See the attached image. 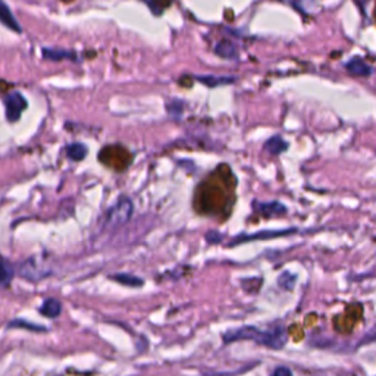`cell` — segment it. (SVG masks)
<instances>
[{
  "label": "cell",
  "instance_id": "16",
  "mask_svg": "<svg viewBox=\"0 0 376 376\" xmlns=\"http://www.w3.org/2000/svg\"><path fill=\"white\" fill-rule=\"evenodd\" d=\"M111 278L119 284L127 285V287H141V285L144 284V281L141 278L134 277L131 274H116V275H112Z\"/></svg>",
  "mask_w": 376,
  "mask_h": 376
},
{
  "label": "cell",
  "instance_id": "18",
  "mask_svg": "<svg viewBox=\"0 0 376 376\" xmlns=\"http://www.w3.org/2000/svg\"><path fill=\"white\" fill-rule=\"evenodd\" d=\"M9 328H25V329H29V330H39V333H40V330H46V328H44V326H39L36 323L27 322V321H21V319L11 322L9 323Z\"/></svg>",
  "mask_w": 376,
  "mask_h": 376
},
{
  "label": "cell",
  "instance_id": "3",
  "mask_svg": "<svg viewBox=\"0 0 376 376\" xmlns=\"http://www.w3.org/2000/svg\"><path fill=\"white\" fill-rule=\"evenodd\" d=\"M50 272L52 270L44 266L43 262H39L36 258L27 259L18 267V275L22 277L24 279L33 281V282H37L43 278H46L48 275H50Z\"/></svg>",
  "mask_w": 376,
  "mask_h": 376
},
{
  "label": "cell",
  "instance_id": "8",
  "mask_svg": "<svg viewBox=\"0 0 376 376\" xmlns=\"http://www.w3.org/2000/svg\"><path fill=\"white\" fill-rule=\"evenodd\" d=\"M345 68H347L350 74L357 75V77H369V75L372 74V68L366 62H363L360 57L350 59V61L345 64Z\"/></svg>",
  "mask_w": 376,
  "mask_h": 376
},
{
  "label": "cell",
  "instance_id": "21",
  "mask_svg": "<svg viewBox=\"0 0 376 376\" xmlns=\"http://www.w3.org/2000/svg\"><path fill=\"white\" fill-rule=\"evenodd\" d=\"M270 376H293V372L288 369V368H285V366H279L274 370V373L270 375Z\"/></svg>",
  "mask_w": 376,
  "mask_h": 376
},
{
  "label": "cell",
  "instance_id": "2",
  "mask_svg": "<svg viewBox=\"0 0 376 376\" xmlns=\"http://www.w3.org/2000/svg\"><path fill=\"white\" fill-rule=\"evenodd\" d=\"M132 212H134V204H132V202L128 197L119 199L108 210L106 215H104L102 228H104V230H112L113 231V230H116L119 227H123V225H125L131 219Z\"/></svg>",
  "mask_w": 376,
  "mask_h": 376
},
{
  "label": "cell",
  "instance_id": "11",
  "mask_svg": "<svg viewBox=\"0 0 376 376\" xmlns=\"http://www.w3.org/2000/svg\"><path fill=\"white\" fill-rule=\"evenodd\" d=\"M61 312H62V305L59 303L56 298L44 300L40 307V313L43 316H46V318H57V316L61 314Z\"/></svg>",
  "mask_w": 376,
  "mask_h": 376
},
{
  "label": "cell",
  "instance_id": "15",
  "mask_svg": "<svg viewBox=\"0 0 376 376\" xmlns=\"http://www.w3.org/2000/svg\"><path fill=\"white\" fill-rule=\"evenodd\" d=\"M43 56L46 59H52V61H62V59H67V57L75 61V55L72 52H67V50H61V49H52V48L43 49Z\"/></svg>",
  "mask_w": 376,
  "mask_h": 376
},
{
  "label": "cell",
  "instance_id": "9",
  "mask_svg": "<svg viewBox=\"0 0 376 376\" xmlns=\"http://www.w3.org/2000/svg\"><path fill=\"white\" fill-rule=\"evenodd\" d=\"M215 53L223 59H237L238 57V49H237L235 44L230 40H221L216 44Z\"/></svg>",
  "mask_w": 376,
  "mask_h": 376
},
{
  "label": "cell",
  "instance_id": "1",
  "mask_svg": "<svg viewBox=\"0 0 376 376\" xmlns=\"http://www.w3.org/2000/svg\"><path fill=\"white\" fill-rule=\"evenodd\" d=\"M242 340H250L260 345H265V347L281 350L288 341V334H287V329H285L284 326H275L267 330L259 329L256 326H243V328L228 330V333L223 334L225 342H234V341H242Z\"/></svg>",
  "mask_w": 376,
  "mask_h": 376
},
{
  "label": "cell",
  "instance_id": "20",
  "mask_svg": "<svg viewBox=\"0 0 376 376\" xmlns=\"http://www.w3.org/2000/svg\"><path fill=\"white\" fill-rule=\"evenodd\" d=\"M206 242L210 243V244H218L222 242V235L216 231H209L206 234Z\"/></svg>",
  "mask_w": 376,
  "mask_h": 376
},
{
  "label": "cell",
  "instance_id": "5",
  "mask_svg": "<svg viewBox=\"0 0 376 376\" xmlns=\"http://www.w3.org/2000/svg\"><path fill=\"white\" fill-rule=\"evenodd\" d=\"M295 232L294 228H288V230H265V231H259V232H253V234H239L237 235L234 239L230 242V246H237L242 244L246 242H256V239H269V238H277V237H285Z\"/></svg>",
  "mask_w": 376,
  "mask_h": 376
},
{
  "label": "cell",
  "instance_id": "12",
  "mask_svg": "<svg viewBox=\"0 0 376 376\" xmlns=\"http://www.w3.org/2000/svg\"><path fill=\"white\" fill-rule=\"evenodd\" d=\"M67 156L74 162H80L87 156V147L83 143H72L67 146Z\"/></svg>",
  "mask_w": 376,
  "mask_h": 376
},
{
  "label": "cell",
  "instance_id": "19",
  "mask_svg": "<svg viewBox=\"0 0 376 376\" xmlns=\"http://www.w3.org/2000/svg\"><path fill=\"white\" fill-rule=\"evenodd\" d=\"M168 112L174 116H179L183 112V102L178 100H172L171 103H168Z\"/></svg>",
  "mask_w": 376,
  "mask_h": 376
},
{
  "label": "cell",
  "instance_id": "4",
  "mask_svg": "<svg viewBox=\"0 0 376 376\" xmlns=\"http://www.w3.org/2000/svg\"><path fill=\"white\" fill-rule=\"evenodd\" d=\"M6 118L9 123H17L27 109V100L20 92H12L5 97Z\"/></svg>",
  "mask_w": 376,
  "mask_h": 376
},
{
  "label": "cell",
  "instance_id": "14",
  "mask_svg": "<svg viewBox=\"0 0 376 376\" xmlns=\"http://www.w3.org/2000/svg\"><path fill=\"white\" fill-rule=\"evenodd\" d=\"M200 83L206 84L207 87H218L225 84H232L235 81L234 77H214V75H203V77H195Z\"/></svg>",
  "mask_w": 376,
  "mask_h": 376
},
{
  "label": "cell",
  "instance_id": "6",
  "mask_svg": "<svg viewBox=\"0 0 376 376\" xmlns=\"http://www.w3.org/2000/svg\"><path fill=\"white\" fill-rule=\"evenodd\" d=\"M253 207L258 214L265 215V216H281L287 212V207H285L279 202H254Z\"/></svg>",
  "mask_w": 376,
  "mask_h": 376
},
{
  "label": "cell",
  "instance_id": "17",
  "mask_svg": "<svg viewBox=\"0 0 376 376\" xmlns=\"http://www.w3.org/2000/svg\"><path fill=\"white\" fill-rule=\"evenodd\" d=\"M295 281H297V277L294 274H291L290 270H284V272L278 277V285L281 288L287 290V291L294 290Z\"/></svg>",
  "mask_w": 376,
  "mask_h": 376
},
{
  "label": "cell",
  "instance_id": "13",
  "mask_svg": "<svg viewBox=\"0 0 376 376\" xmlns=\"http://www.w3.org/2000/svg\"><path fill=\"white\" fill-rule=\"evenodd\" d=\"M13 277H15L13 266L8 260L0 259V285L6 287V285L11 284Z\"/></svg>",
  "mask_w": 376,
  "mask_h": 376
},
{
  "label": "cell",
  "instance_id": "10",
  "mask_svg": "<svg viewBox=\"0 0 376 376\" xmlns=\"http://www.w3.org/2000/svg\"><path fill=\"white\" fill-rule=\"evenodd\" d=\"M265 148L266 152H269L270 155H281L284 153L285 150L288 148V143L285 141L281 135H274V137H270L266 143H265Z\"/></svg>",
  "mask_w": 376,
  "mask_h": 376
},
{
  "label": "cell",
  "instance_id": "7",
  "mask_svg": "<svg viewBox=\"0 0 376 376\" xmlns=\"http://www.w3.org/2000/svg\"><path fill=\"white\" fill-rule=\"evenodd\" d=\"M0 22H2L5 27H8L9 29H12V32H15V33L22 32L18 20L13 17L11 8L4 2H0Z\"/></svg>",
  "mask_w": 376,
  "mask_h": 376
}]
</instances>
